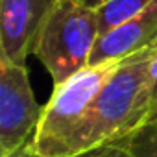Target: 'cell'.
Segmentation results:
<instances>
[{"instance_id":"52a82bcc","label":"cell","mask_w":157,"mask_h":157,"mask_svg":"<svg viewBox=\"0 0 157 157\" xmlns=\"http://www.w3.org/2000/svg\"><path fill=\"white\" fill-rule=\"evenodd\" d=\"M151 2L153 0H107L105 4L94 8L100 35L115 30L117 26L124 24L129 19H133L135 15L144 11Z\"/></svg>"},{"instance_id":"277c9868","label":"cell","mask_w":157,"mask_h":157,"mask_svg":"<svg viewBox=\"0 0 157 157\" xmlns=\"http://www.w3.org/2000/svg\"><path fill=\"white\" fill-rule=\"evenodd\" d=\"M39 107L30 85L26 65H15L0 57V151L11 153L28 142L41 120Z\"/></svg>"},{"instance_id":"30bf717a","label":"cell","mask_w":157,"mask_h":157,"mask_svg":"<svg viewBox=\"0 0 157 157\" xmlns=\"http://www.w3.org/2000/svg\"><path fill=\"white\" fill-rule=\"evenodd\" d=\"M83 157H131L129 151L126 150V146L118 140V142H113V144H107L104 148H98Z\"/></svg>"},{"instance_id":"7a4b0ae2","label":"cell","mask_w":157,"mask_h":157,"mask_svg":"<svg viewBox=\"0 0 157 157\" xmlns=\"http://www.w3.org/2000/svg\"><path fill=\"white\" fill-rule=\"evenodd\" d=\"M157 48L122 59L93 104L91 151L126 139L150 120V65Z\"/></svg>"},{"instance_id":"6da1fadb","label":"cell","mask_w":157,"mask_h":157,"mask_svg":"<svg viewBox=\"0 0 157 157\" xmlns=\"http://www.w3.org/2000/svg\"><path fill=\"white\" fill-rule=\"evenodd\" d=\"M120 61L85 67L54 87L32 139L39 157H83L91 153L93 104Z\"/></svg>"},{"instance_id":"8fae6325","label":"cell","mask_w":157,"mask_h":157,"mask_svg":"<svg viewBox=\"0 0 157 157\" xmlns=\"http://www.w3.org/2000/svg\"><path fill=\"white\" fill-rule=\"evenodd\" d=\"M32 139H33V137H32ZM32 139H30L28 142H24L21 148L13 150L11 153H8V155H0V157H39V155H35V151H33V148H32Z\"/></svg>"},{"instance_id":"9c48e42d","label":"cell","mask_w":157,"mask_h":157,"mask_svg":"<svg viewBox=\"0 0 157 157\" xmlns=\"http://www.w3.org/2000/svg\"><path fill=\"white\" fill-rule=\"evenodd\" d=\"M157 118V50L150 65V120Z\"/></svg>"},{"instance_id":"8992f818","label":"cell","mask_w":157,"mask_h":157,"mask_svg":"<svg viewBox=\"0 0 157 157\" xmlns=\"http://www.w3.org/2000/svg\"><path fill=\"white\" fill-rule=\"evenodd\" d=\"M148 48H157V0L115 30L98 35L89 67L122 61Z\"/></svg>"},{"instance_id":"7c38bea8","label":"cell","mask_w":157,"mask_h":157,"mask_svg":"<svg viewBox=\"0 0 157 157\" xmlns=\"http://www.w3.org/2000/svg\"><path fill=\"white\" fill-rule=\"evenodd\" d=\"M82 2H85V4H87V6H91V8H98V6L105 4L107 0H82Z\"/></svg>"},{"instance_id":"3957f363","label":"cell","mask_w":157,"mask_h":157,"mask_svg":"<svg viewBox=\"0 0 157 157\" xmlns=\"http://www.w3.org/2000/svg\"><path fill=\"white\" fill-rule=\"evenodd\" d=\"M98 35L94 8L82 0H56L33 46V54L48 70L54 87L89 67Z\"/></svg>"},{"instance_id":"5b68a950","label":"cell","mask_w":157,"mask_h":157,"mask_svg":"<svg viewBox=\"0 0 157 157\" xmlns=\"http://www.w3.org/2000/svg\"><path fill=\"white\" fill-rule=\"evenodd\" d=\"M56 0H0V57L26 65Z\"/></svg>"},{"instance_id":"ba28073f","label":"cell","mask_w":157,"mask_h":157,"mask_svg":"<svg viewBox=\"0 0 157 157\" xmlns=\"http://www.w3.org/2000/svg\"><path fill=\"white\" fill-rule=\"evenodd\" d=\"M120 142L131 157H157V118L148 120Z\"/></svg>"}]
</instances>
